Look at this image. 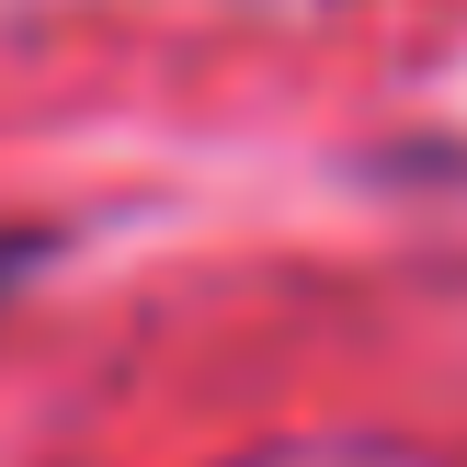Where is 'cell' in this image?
Masks as SVG:
<instances>
[{
	"instance_id": "1",
	"label": "cell",
	"mask_w": 467,
	"mask_h": 467,
	"mask_svg": "<svg viewBox=\"0 0 467 467\" xmlns=\"http://www.w3.org/2000/svg\"><path fill=\"white\" fill-rule=\"evenodd\" d=\"M46 263V240H35V228H0V285H12V274H35Z\"/></svg>"
}]
</instances>
